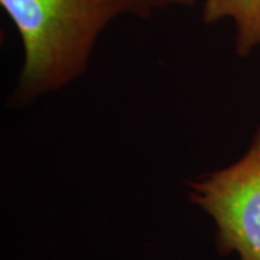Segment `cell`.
<instances>
[{
  "label": "cell",
  "instance_id": "obj_1",
  "mask_svg": "<svg viewBox=\"0 0 260 260\" xmlns=\"http://www.w3.org/2000/svg\"><path fill=\"white\" fill-rule=\"evenodd\" d=\"M18 32L23 62L10 100L28 104L87 71L103 32L123 16L148 18L145 0H0Z\"/></svg>",
  "mask_w": 260,
  "mask_h": 260
},
{
  "label": "cell",
  "instance_id": "obj_3",
  "mask_svg": "<svg viewBox=\"0 0 260 260\" xmlns=\"http://www.w3.org/2000/svg\"><path fill=\"white\" fill-rule=\"evenodd\" d=\"M203 19L232 22L237 55H250L260 47V0H203Z\"/></svg>",
  "mask_w": 260,
  "mask_h": 260
},
{
  "label": "cell",
  "instance_id": "obj_4",
  "mask_svg": "<svg viewBox=\"0 0 260 260\" xmlns=\"http://www.w3.org/2000/svg\"><path fill=\"white\" fill-rule=\"evenodd\" d=\"M197 0H145V3L152 9V12L171 8H189Z\"/></svg>",
  "mask_w": 260,
  "mask_h": 260
},
{
  "label": "cell",
  "instance_id": "obj_2",
  "mask_svg": "<svg viewBox=\"0 0 260 260\" xmlns=\"http://www.w3.org/2000/svg\"><path fill=\"white\" fill-rule=\"evenodd\" d=\"M188 189L213 220L220 253L260 260V124L240 158L189 181Z\"/></svg>",
  "mask_w": 260,
  "mask_h": 260
}]
</instances>
